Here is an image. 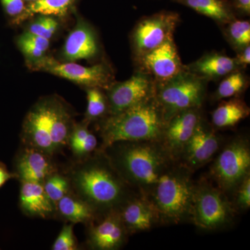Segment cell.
I'll return each instance as SVG.
<instances>
[{"label":"cell","instance_id":"cell-1","mask_svg":"<svg viewBox=\"0 0 250 250\" xmlns=\"http://www.w3.org/2000/svg\"><path fill=\"white\" fill-rule=\"evenodd\" d=\"M67 178L75 195L88 203L100 218L121 210L128 200L139 194L100 149L75 166Z\"/></svg>","mask_w":250,"mask_h":250},{"label":"cell","instance_id":"cell-2","mask_svg":"<svg viewBox=\"0 0 250 250\" xmlns=\"http://www.w3.org/2000/svg\"><path fill=\"white\" fill-rule=\"evenodd\" d=\"M102 150L125 182L146 198L176 162L160 141H121Z\"/></svg>","mask_w":250,"mask_h":250},{"label":"cell","instance_id":"cell-3","mask_svg":"<svg viewBox=\"0 0 250 250\" xmlns=\"http://www.w3.org/2000/svg\"><path fill=\"white\" fill-rule=\"evenodd\" d=\"M166 121L155 95L121 113L104 118L100 136L104 149L121 141H160Z\"/></svg>","mask_w":250,"mask_h":250},{"label":"cell","instance_id":"cell-4","mask_svg":"<svg viewBox=\"0 0 250 250\" xmlns=\"http://www.w3.org/2000/svg\"><path fill=\"white\" fill-rule=\"evenodd\" d=\"M192 174L176 161L147 197L157 212L160 225L191 223L195 184Z\"/></svg>","mask_w":250,"mask_h":250},{"label":"cell","instance_id":"cell-5","mask_svg":"<svg viewBox=\"0 0 250 250\" xmlns=\"http://www.w3.org/2000/svg\"><path fill=\"white\" fill-rule=\"evenodd\" d=\"M237 214L229 197L210 179L195 182L191 220L195 226L208 231L226 229Z\"/></svg>","mask_w":250,"mask_h":250},{"label":"cell","instance_id":"cell-6","mask_svg":"<svg viewBox=\"0 0 250 250\" xmlns=\"http://www.w3.org/2000/svg\"><path fill=\"white\" fill-rule=\"evenodd\" d=\"M208 81L185 70L170 80L156 83L155 98L166 123L179 112L202 108Z\"/></svg>","mask_w":250,"mask_h":250},{"label":"cell","instance_id":"cell-7","mask_svg":"<svg viewBox=\"0 0 250 250\" xmlns=\"http://www.w3.org/2000/svg\"><path fill=\"white\" fill-rule=\"evenodd\" d=\"M222 147L211 161L209 179L230 198L250 174V141L237 136Z\"/></svg>","mask_w":250,"mask_h":250},{"label":"cell","instance_id":"cell-8","mask_svg":"<svg viewBox=\"0 0 250 250\" xmlns=\"http://www.w3.org/2000/svg\"><path fill=\"white\" fill-rule=\"evenodd\" d=\"M179 22V15L172 11H160L141 18L131 36L136 57L174 39V33Z\"/></svg>","mask_w":250,"mask_h":250},{"label":"cell","instance_id":"cell-9","mask_svg":"<svg viewBox=\"0 0 250 250\" xmlns=\"http://www.w3.org/2000/svg\"><path fill=\"white\" fill-rule=\"evenodd\" d=\"M223 146L221 136L203 118L184 146L177 162L193 173L213 160Z\"/></svg>","mask_w":250,"mask_h":250},{"label":"cell","instance_id":"cell-10","mask_svg":"<svg viewBox=\"0 0 250 250\" xmlns=\"http://www.w3.org/2000/svg\"><path fill=\"white\" fill-rule=\"evenodd\" d=\"M36 68L88 88L106 90L113 83L112 73L104 64L83 66L74 62H59L54 59L44 58L36 63Z\"/></svg>","mask_w":250,"mask_h":250},{"label":"cell","instance_id":"cell-11","mask_svg":"<svg viewBox=\"0 0 250 250\" xmlns=\"http://www.w3.org/2000/svg\"><path fill=\"white\" fill-rule=\"evenodd\" d=\"M155 88L154 81L139 70L125 82H113L106 90L108 116L121 113L154 96Z\"/></svg>","mask_w":250,"mask_h":250},{"label":"cell","instance_id":"cell-12","mask_svg":"<svg viewBox=\"0 0 250 250\" xmlns=\"http://www.w3.org/2000/svg\"><path fill=\"white\" fill-rule=\"evenodd\" d=\"M136 59L138 70L147 74L156 83L169 80L186 69L174 39Z\"/></svg>","mask_w":250,"mask_h":250},{"label":"cell","instance_id":"cell-13","mask_svg":"<svg viewBox=\"0 0 250 250\" xmlns=\"http://www.w3.org/2000/svg\"><path fill=\"white\" fill-rule=\"evenodd\" d=\"M202 119V108H196L179 112L166 122L160 142L176 161Z\"/></svg>","mask_w":250,"mask_h":250},{"label":"cell","instance_id":"cell-14","mask_svg":"<svg viewBox=\"0 0 250 250\" xmlns=\"http://www.w3.org/2000/svg\"><path fill=\"white\" fill-rule=\"evenodd\" d=\"M88 229V245L95 250L121 249L127 241L129 233L122 221L119 210L112 211L100 218Z\"/></svg>","mask_w":250,"mask_h":250},{"label":"cell","instance_id":"cell-15","mask_svg":"<svg viewBox=\"0 0 250 250\" xmlns=\"http://www.w3.org/2000/svg\"><path fill=\"white\" fill-rule=\"evenodd\" d=\"M22 136L27 147L35 148L49 156L57 152L51 139L48 102L38 104L28 113Z\"/></svg>","mask_w":250,"mask_h":250},{"label":"cell","instance_id":"cell-16","mask_svg":"<svg viewBox=\"0 0 250 250\" xmlns=\"http://www.w3.org/2000/svg\"><path fill=\"white\" fill-rule=\"evenodd\" d=\"M119 212L129 235L149 231L156 225H160L154 206L140 193L128 200Z\"/></svg>","mask_w":250,"mask_h":250},{"label":"cell","instance_id":"cell-17","mask_svg":"<svg viewBox=\"0 0 250 250\" xmlns=\"http://www.w3.org/2000/svg\"><path fill=\"white\" fill-rule=\"evenodd\" d=\"M99 52L96 36L88 24L80 21L69 34L62 55L67 62L88 60L94 58Z\"/></svg>","mask_w":250,"mask_h":250},{"label":"cell","instance_id":"cell-18","mask_svg":"<svg viewBox=\"0 0 250 250\" xmlns=\"http://www.w3.org/2000/svg\"><path fill=\"white\" fill-rule=\"evenodd\" d=\"M18 158L16 169L22 182L43 183L56 172L48 154L35 148L27 147Z\"/></svg>","mask_w":250,"mask_h":250},{"label":"cell","instance_id":"cell-19","mask_svg":"<svg viewBox=\"0 0 250 250\" xmlns=\"http://www.w3.org/2000/svg\"><path fill=\"white\" fill-rule=\"evenodd\" d=\"M189 71L207 81L218 80L241 70L236 59L220 52H210L187 65Z\"/></svg>","mask_w":250,"mask_h":250},{"label":"cell","instance_id":"cell-20","mask_svg":"<svg viewBox=\"0 0 250 250\" xmlns=\"http://www.w3.org/2000/svg\"><path fill=\"white\" fill-rule=\"evenodd\" d=\"M20 204L25 214L46 218L55 211L56 206L47 196L42 183L22 182Z\"/></svg>","mask_w":250,"mask_h":250},{"label":"cell","instance_id":"cell-21","mask_svg":"<svg viewBox=\"0 0 250 250\" xmlns=\"http://www.w3.org/2000/svg\"><path fill=\"white\" fill-rule=\"evenodd\" d=\"M248 104L239 97L223 100L211 113V125L214 129L232 127L250 116Z\"/></svg>","mask_w":250,"mask_h":250},{"label":"cell","instance_id":"cell-22","mask_svg":"<svg viewBox=\"0 0 250 250\" xmlns=\"http://www.w3.org/2000/svg\"><path fill=\"white\" fill-rule=\"evenodd\" d=\"M50 135L56 152L68 143L72 128L71 117L66 108L58 101L48 102Z\"/></svg>","mask_w":250,"mask_h":250},{"label":"cell","instance_id":"cell-23","mask_svg":"<svg viewBox=\"0 0 250 250\" xmlns=\"http://www.w3.org/2000/svg\"><path fill=\"white\" fill-rule=\"evenodd\" d=\"M176 2L190 8L222 25L234 20L231 4L228 0H173Z\"/></svg>","mask_w":250,"mask_h":250},{"label":"cell","instance_id":"cell-24","mask_svg":"<svg viewBox=\"0 0 250 250\" xmlns=\"http://www.w3.org/2000/svg\"><path fill=\"white\" fill-rule=\"evenodd\" d=\"M56 208L62 218L72 223L90 224L98 218L93 208L76 195L67 194L59 200Z\"/></svg>","mask_w":250,"mask_h":250},{"label":"cell","instance_id":"cell-25","mask_svg":"<svg viewBox=\"0 0 250 250\" xmlns=\"http://www.w3.org/2000/svg\"><path fill=\"white\" fill-rule=\"evenodd\" d=\"M76 1L77 0H37L25 8L24 12L17 17L16 21L21 22L36 14L64 16Z\"/></svg>","mask_w":250,"mask_h":250},{"label":"cell","instance_id":"cell-26","mask_svg":"<svg viewBox=\"0 0 250 250\" xmlns=\"http://www.w3.org/2000/svg\"><path fill=\"white\" fill-rule=\"evenodd\" d=\"M248 86V80L241 70L229 74L224 77L215 90L213 99L216 101L239 97Z\"/></svg>","mask_w":250,"mask_h":250},{"label":"cell","instance_id":"cell-27","mask_svg":"<svg viewBox=\"0 0 250 250\" xmlns=\"http://www.w3.org/2000/svg\"><path fill=\"white\" fill-rule=\"evenodd\" d=\"M87 109L85 121H96L108 116V103L106 95L98 88L87 89Z\"/></svg>","mask_w":250,"mask_h":250},{"label":"cell","instance_id":"cell-28","mask_svg":"<svg viewBox=\"0 0 250 250\" xmlns=\"http://www.w3.org/2000/svg\"><path fill=\"white\" fill-rule=\"evenodd\" d=\"M225 36L230 45L236 52L250 44V22L249 21L236 20L225 24Z\"/></svg>","mask_w":250,"mask_h":250},{"label":"cell","instance_id":"cell-29","mask_svg":"<svg viewBox=\"0 0 250 250\" xmlns=\"http://www.w3.org/2000/svg\"><path fill=\"white\" fill-rule=\"evenodd\" d=\"M42 185L47 196L55 206L62 197L70 193L71 189L68 178L57 172L49 175Z\"/></svg>","mask_w":250,"mask_h":250},{"label":"cell","instance_id":"cell-30","mask_svg":"<svg viewBox=\"0 0 250 250\" xmlns=\"http://www.w3.org/2000/svg\"><path fill=\"white\" fill-rule=\"evenodd\" d=\"M58 25L57 20L52 16L41 15L40 17L29 26L27 31L30 34L50 40L57 31Z\"/></svg>","mask_w":250,"mask_h":250},{"label":"cell","instance_id":"cell-31","mask_svg":"<svg viewBox=\"0 0 250 250\" xmlns=\"http://www.w3.org/2000/svg\"><path fill=\"white\" fill-rule=\"evenodd\" d=\"M237 213H243L250 207V174L246 177L230 197Z\"/></svg>","mask_w":250,"mask_h":250},{"label":"cell","instance_id":"cell-32","mask_svg":"<svg viewBox=\"0 0 250 250\" xmlns=\"http://www.w3.org/2000/svg\"><path fill=\"white\" fill-rule=\"evenodd\" d=\"M53 250H77V243L73 231V225H67L62 228L52 247Z\"/></svg>","mask_w":250,"mask_h":250},{"label":"cell","instance_id":"cell-33","mask_svg":"<svg viewBox=\"0 0 250 250\" xmlns=\"http://www.w3.org/2000/svg\"><path fill=\"white\" fill-rule=\"evenodd\" d=\"M18 45L26 59L32 63L36 64L45 57V52L37 48L29 41L26 40L22 35L18 39Z\"/></svg>","mask_w":250,"mask_h":250},{"label":"cell","instance_id":"cell-34","mask_svg":"<svg viewBox=\"0 0 250 250\" xmlns=\"http://www.w3.org/2000/svg\"><path fill=\"white\" fill-rule=\"evenodd\" d=\"M1 2L6 12L11 16L18 17L25 10L24 0H1Z\"/></svg>","mask_w":250,"mask_h":250},{"label":"cell","instance_id":"cell-35","mask_svg":"<svg viewBox=\"0 0 250 250\" xmlns=\"http://www.w3.org/2000/svg\"><path fill=\"white\" fill-rule=\"evenodd\" d=\"M22 36L26 40L29 41V42H31V44H33L37 48L42 50V52L46 53V52L48 50L49 47V39L34 35V34L28 32V31H26L25 33L22 34Z\"/></svg>","mask_w":250,"mask_h":250},{"label":"cell","instance_id":"cell-36","mask_svg":"<svg viewBox=\"0 0 250 250\" xmlns=\"http://www.w3.org/2000/svg\"><path fill=\"white\" fill-rule=\"evenodd\" d=\"M230 4L233 11H236L242 16H250V0H232Z\"/></svg>","mask_w":250,"mask_h":250},{"label":"cell","instance_id":"cell-37","mask_svg":"<svg viewBox=\"0 0 250 250\" xmlns=\"http://www.w3.org/2000/svg\"><path fill=\"white\" fill-rule=\"evenodd\" d=\"M237 52L236 57H235L239 67H246L250 64V44L246 46Z\"/></svg>","mask_w":250,"mask_h":250},{"label":"cell","instance_id":"cell-38","mask_svg":"<svg viewBox=\"0 0 250 250\" xmlns=\"http://www.w3.org/2000/svg\"><path fill=\"white\" fill-rule=\"evenodd\" d=\"M16 174L10 173L2 164H0V188L9 179L14 178Z\"/></svg>","mask_w":250,"mask_h":250},{"label":"cell","instance_id":"cell-39","mask_svg":"<svg viewBox=\"0 0 250 250\" xmlns=\"http://www.w3.org/2000/svg\"><path fill=\"white\" fill-rule=\"evenodd\" d=\"M24 1H30L31 3L34 2V1H37V0H24Z\"/></svg>","mask_w":250,"mask_h":250}]
</instances>
